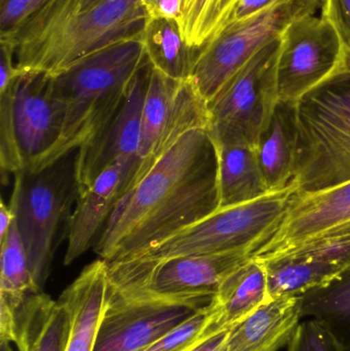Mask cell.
<instances>
[{
    "instance_id": "1",
    "label": "cell",
    "mask_w": 350,
    "mask_h": 351,
    "mask_svg": "<svg viewBox=\"0 0 350 351\" xmlns=\"http://www.w3.org/2000/svg\"><path fill=\"white\" fill-rule=\"evenodd\" d=\"M217 170L209 132L185 134L118 200L95 252L107 264L127 261L213 214Z\"/></svg>"
},
{
    "instance_id": "2",
    "label": "cell",
    "mask_w": 350,
    "mask_h": 351,
    "mask_svg": "<svg viewBox=\"0 0 350 351\" xmlns=\"http://www.w3.org/2000/svg\"><path fill=\"white\" fill-rule=\"evenodd\" d=\"M142 0H51L0 43L14 51L21 71L55 75L113 43L142 38L147 24Z\"/></svg>"
},
{
    "instance_id": "3",
    "label": "cell",
    "mask_w": 350,
    "mask_h": 351,
    "mask_svg": "<svg viewBox=\"0 0 350 351\" xmlns=\"http://www.w3.org/2000/svg\"><path fill=\"white\" fill-rule=\"evenodd\" d=\"M147 61L142 38L113 43L51 75L64 106L59 140L36 171L88 146L116 114L137 72Z\"/></svg>"
},
{
    "instance_id": "4",
    "label": "cell",
    "mask_w": 350,
    "mask_h": 351,
    "mask_svg": "<svg viewBox=\"0 0 350 351\" xmlns=\"http://www.w3.org/2000/svg\"><path fill=\"white\" fill-rule=\"evenodd\" d=\"M297 193L350 180V69L308 94L294 108Z\"/></svg>"
},
{
    "instance_id": "5",
    "label": "cell",
    "mask_w": 350,
    "mask_h": 351,
    "mask_svg": "<svg viewBox=\"0 0 350 351\" xmlns=\"http://www.w3.org/2000/svg\"><path fill=\"white\" fill-rule=\"evenodd\" d=\"M77 156L74 150L36 172L14 174L10 204L39 289L49 278L63 228L68 234L79 195Z\"/></svg>"
},
{
    "instance_id": "6",
    "label": "cell",
    "mask_w": 350,
    "mask_h": 351,
    "mask_svg": "<svg viewBox=\"0 0 350 351\" xmlns=\"http://www.w3.org/2000/svg\"><path fill=\"white\" fill-rule=\"evenodd\" d=\"M297 192L292 183L256 199L218 208L199 222L119 263L151 264L184 256L227 252L253 255L279 228Z\"/></svg>"
},
{
    "instance_id": "7",
    "label": "cell",
    "mask_w": 350,
    "mask_h": 351,
    "mask_svg": "<svg viewBox=\"0 0 350 351\" xmlns=\"http://www.w3.org/2000/svg\"><path fill=\"white\" fill-rule=\"evenodd\" d=\"M64 115L49 74L21 71L5 90H0L2 174L36 170L57 144Z\"/></svg>"
},
{
    "instance_id": "8",
    "label": "cell",
    "mask_w": 350,
    "mask_h": 351,
    "mask_svg": "<svg viewBox=\"0 0 350 351\" xmlns=\"http://www.w3.org/2000/svg\"><path fill=\"white\" fill-rule=\"evenodd\" d=\"M322 0H281L267 10L224 26L199 49L191 82L209 103L258 51L279 38L302 16L314 14Z\"/></svg>"
},
{
    "instance_id": "9",
    "label": "cell",
    "mask_w": 350,
    "mask_h": 351,
    "mask_svg": "<svg viewBox=\"0 0 350 351\" xmlns=\"http://www.w3.org/2000/svg\"><path fill=\"white\" fill-rule=\"evenodd\" d=\"M281 37L256 53L208 103L215 143L245 141L256 146L277 106V64Z\"/></svg>"
},
{
    "instance_id": "10",
    "label": "cell",
    "mask_w": 350,
    "mask_h": 351,
    "mask_svg": "<svg viewBox=\"0 0 350 351\" xmlns=\"http://www.w3.org/2000/svg\"><path fill=\"white\" fill-rule=\"evenodd\" d=\"M251 257L247 252H227L151 264H106L110 288L117 292L173 300H214L225 278Z\"/></svg>"
},
{
    "instance_id": "11",
    "label": "cell",
    "mask_w": 350,
    "mask_h": 351,
    "mask_svg": "<svg viewBox=\"0 0 350 351\" xmlns=\"http://www.w3.org/2000/svg\"><path fill=\"white\" fill-rule=\"evenodd\" d=\"M347 51L337 29L322 16H302L281 36L277 64L279 103L294 108L347 68Z\"/></svg>"
},
{
    "instance_id": "12",
    "label": "cell",
    "mask_w": 350,
    "mask_h": 351,
    "mask_svg": "<svg viewBox=\"0 0 350 351\" xmlns=\"http://www.w3.org/2000/svg\"><path fill=\"white\" fill-rule=\"evenodd\" d=\"M197 129H209L207 101L191 80L177 82L152 67L142 110L140 164L129 190L185 134Z\"/></svg>"
},
{
    "instance_id": "13",
    "label": "cell",
    "mask_w": 350,
    "mask_h": 351,
    "mask_svg": "<svg viewBox=\"0 0 350 351\" xmlns=\"http://www.w3.org/2000/svg\"><path fill=\"white\" fill-rule=\"evenodd\" d=\"M213 300L125 294L109 287L94 351H143Z\"/></svg>"
},
{
    "instance_id": "14",
    "label": "cell",
    "mask_w": 350,
    "mask_h": 351,
    "mask_svg": "<svg viewBox=\"0 0 350 351\" xmlns=\"http://www.w3.org/2000/svg\"><path fill=\"white\" fill-rule=\"evenodd\" d=\"M350 224V180L318 191L296 193L273 237L252 258L271 263L310 241Z\"/></svg>"
},
{
    "instance_id": "15",
    "label": "cell",
    "mask_w": 350,
    "mask_h": 351,
    "mask_svg": "<svg viewBox=\"0 0 350 351\" xmlns=\"http://www.w3.org/2000/svg\"><path fill=\"white\" fill-rule=\"evenodd\" d=\"M151 70L152 65L147 58V61L134 77L116 114L88 146L78 149L79 195L90 187L99 175L118 160H137L140 164L142 110Z\"/></svg>"
},
{
    "instance_id": "16",
    "label": "cell",
    "mask_w": 350,
    "mask_h": 351,
    "mask_svg": "<svg viewBox=\"0 0 350 351\" xmlns=\"http://www.w3.org/2000/svg\"><path fill=\"white\" fill-rule=\"evenodd\" d=\"M138 167L137 160H118L78 196L68 230L65 265L84 255L94 243L101 227L106 224L117 202L129 190Z\"/></svg>"
},
{
    "instance_id": "17",
    "label": "cell",
    "mask_w": 350,
    "mask_h": 351,
    "mask_svg": "<svg viewBox=\"0 0 350 351\" xmlns=\"http://www.w3.org/2000/svg\"><path fill=\"white\" fill-rule=\"evenodd\" d=\"M299 297L267 301L228 332L222 351H277L289 346L301 323Z\"/></svg>"
},
{
    "instance_id": "18",
    "label": "cell",
    "mask_w": 350,
    "mask_h": 351,
    "mask_svg": "<svg viewBox=\"0 0 350 351\" xmlns=\"http://www.w3.org/2000/svg\"><path fill=\"white\" fill-rule=\"evenodd\" d=\"M108 267L102 259L88 264L62 293L61 299L72 317L66 351H94L97 331L109 295Z\"/></svg>"
},
{
    "instance_id": "19",
    "label": "cell",
    "mask_w": 350,
    "mask_h": 351,
    "mask_svg": "<svg viewBox=\"0 0 350 351\" xmlns=\"http://www.w3.org/2000/svg\"><path fill=\"white\" fill-rule=\"evenodd\" d=\"M72 329L67 305L45 294L29 295L16 315L18 351H66Z\"/></svg>"
},
{
    "instance_id": "20",
    "label": "cell",
    "mask_w": 350,
    "mask_h": 351,
    "mask_svg": "<svg viewBox=\"0 0 350 351\" xmlns=\"http://www.w3.org/2000/svg\"><path fill=\"white\" fill-rule=\"evenodd\" d=\"M0 247V338L14 343L16 315L29 295L38 293L40 289L31 272L28 256L16 220Z\"/></svg>"
},
{
    "instance_id": "21",
    "label": "cell",
    "mask_w": 350,
    "mask_h": 351,
    "mask_svg": "<svg viewBox=\"0 0 350 351\" xmlns=\"http://www.w3.org/2000/svg\"><path fill=\"white\" fill-rule=\"evenodd\" d=\"M215 145L219 208L244 204L271 192L261 174L256 146L245 141Z\"/></svg>"
},
{
    "instance_id": "22",
    "label": "cell",
    "mask_w": 350,
    "mask_h": 351,
    "mask_svg": "<svg viewBox=\"0 0 350 351\" xmlns=\"http://www.w3.org/2000/svg\"><path fill=\"white\" fill-rule=\"evenodd\" d=\"M271 299L266 268L251 257L225 278L214 298L220 327L232 329Z\"/></svg>"
},
{
    "instance_id": "23",
    "label": "cell",
    "mask_w": 350,
    "mask_h": 351,
    "mask_svg": "<svg viewBox=\"0 0 350 351\" xmlns=\"http://www.w3.org/2000/svg\"><path fill=\"white\" fill-rule=\"evenodd\" d=\"M257 158L268 191L291 185L295 168V136L291 107L279 104L258 143Z\"/></svg>"
},
{
    "instance_id": "24",
    "label": "cell",
    "mask_w": 350,
    "mask_h": 351,
    "mask_svg": "<svg viewBox=\"0 0 350 351\" xmlns=\"http://www.w3.org/2000/svg\"><path fill=\"white\" fill-rule=\"evenodd\" d=\"M142 40L154 69L177 82L190 80L201 49L185 41L178 21L149 19Z\"/></svg>"
},
{
    "instance_id": "25",
    "label": "cell",
    "mask_w": 350,
    "mask_h": 351,
    "mask_svg": "<svg viewBox=\"0 0 350 351\" xmlns=\"http://www.w3.org/2000/svg\"><path fill=\"white\" fill-rule=\"evenodd\" d=\"M263 264L266 268L271 299L301 297L310 291L328 284L349 269L345 266L303 258H284Z\"/></svg>"
},
{
    "instance_id": "26",
    "label": "cell",
    "mask_w": 350,
    "mask_h": 351,
    "mask_svg": "<svg viewBox=\"0 0 350 351\" xmlns=\"http://www.w3.org/2000/svg\"><path fill=\"white\" fill-rule=\"evenodd\" d=\"M302 319H316L350 344V268L328 284L299 297Z\"/></svg>"
},
{
    "instance_id": "27",
    "label": "cell",
    "mask_w": 350,
    "mask_h": 351,
    "mask_svg": "<svg viewBox=\"0 0 350 351\" xmlns=\"http://www.w3.org/2000/svg\"><path fill=\"white\" fill-rule=\"evenodd\" d=\"M238 0H183L181 32L185 41L201 49L229 21Z\"/></svg>"
},
{
    "instance_id": "28",
    "label": "cell",
    "mask_w": 350,
    "mask_h": 351,
    "mask_svg": "<svg viewBox=\"0 0 350 351\" xmlns=\"http://www.w3.org/2000/svg\"><path fill=\"white\" fill-rule=\"evenodd\" d=\"M214 300L184 323L162 336L143 351H191L212 336L226 330L219 326Z\"/></svg>"
},
{
    "instance_id": "29",
    "label": "cell",
    "mask_w": 350,
    "mask_h": 351,
    "mask_svg": "<svg viewBox=\"0 0 350 351\" xmlns=\"http://www.w3.org/2000/svg\"><path fill=\"white\" fill-rule=\"evenodd\" d=\"M288 351H350V344L341 341L321 322L302 319Z\"/></svg>"
},
{
    "instance_id": "30",
    "label": "cell",
    "mask_w": 350,
    "mask_h": 351,
    "mask_svg": "<svg viewBox=\"0 0 350 351\" xmlns=\"http://www.w3.org/2000/svg\"><path fill=\"white\" fill-rule=\"evenodd\" d=\"M51 0H0V36L8 34Z\"/></svg>"
},
{
    "instance_id": "31",
    "label": "cell",
    "mask_w": 350,
    "mask_h": 351,
    "mask_svg": "<svg viewBox=\"0 0 350 351\" xmlns=\"http://www.w3.org/2000/svg\"><path fill=\"white\" fill-rule=\"evenodd\" d=\"M322 18L338 31L350 53V0H322Z\"/></svg>"
},
{
    "instance_id": "32",
    "label": "cell",
    "mask_w": 350,
    "mask_h": 351,
    "mask_svg": "<svg viewBox=\"0 0 350 351\" xmlns=\"http://www.w3.org/2000/svg\"><path fill=\"white\" fill-rule=\"evenodd\" d=\"M149 19L180 20L183 0H142Z\"/></svg>"
},
{
    "instance_id": "33",
    "label": "cell",
    "mask_w": 350,
    "mask_h": 351,
    "mask_svg": "<svg viewBox=\"0 0 350 351\" xmlns=\"http://www.w3.org/2000/svg\"><path fill=\"white\" fill-rule=\"evenodd\" d=\"M281 0H238V3L234 6V10H232V16H230L227 24L250 18V16L275 5V3Z\"/></svg>"
},
{
    "instance_id": "34",
    "label": "cell",
    "mask_w": 350,
    "mask_h": 351,
    "mask_svg": "<svg viewBox=\"0 0 350 351\" xmlns=\"http://www.w3.org/2000/svg\"><path fill=\"white\" fill-rule=\"evenodd\" d=\"M16 220V215L10 204H4L3 200L0 202V245L5 241L8 231L12 223Z\"/></svg>"
},
{
    "instance_id": "35",
    "label": "cell",
    "mask_w": 350,
    "mask_h": 351,
    "mask_svg": "<svg viewBox=\"0 0 350 351\" xmlns=\"http://www.w3.org/2000/svg\"><path fill=\"white\" fill-rule=\"evenodd\" d=\"M228 332L229 330L226 331L220 332V333L216 334V335L212 336L209 339L203 341V343L199 344L197 348L191 351H222L223 350L224 344H225L226 338H227Z\"/></svg>"
},
{
    "instance_id": "36",
    "label": "cell",
    "mask_w": 350,
    "mask_h": 351,
    "mask_svg": "<svg viewBox=\"0 0 350 351\" xmlns=\"http://www.w3.org/2000/svg\"><path fill=\"white\" fill-rule=\"evenodd\" d=\"M0 351H14L12 346V342L1 340V342H0Z\"/></svg>"
},
{
    "instance_id": "37",
    "label": "cell",
    "mask_w": 350,
    "mask_h": 351,
    "mask_svg": "<svg viewBox=\"0 0 350 351\" xmlns=\"http://www.w3.org/2000/svg\"><path fill=\"white\" fill-rule=\"evenodd\" d=\"M99 1H100V0H82V3H84V6H88L97 3V2Z\"/></svg>"
},
{
    "instance_id": "38",
    "label": "cell",
    "mask_w": 350,
    "mask_h": 351,
    "mask_svg": "<svg viewBox=\"0 0 350 351\" xmlns=\"http://www.w3.org/2000/svg\"><path fill=\"white\" fill-rule=\"evenodd\" d=\"M347 67L349 68V69H350V53H347Z\"/></svg>"
}]
</instances>
